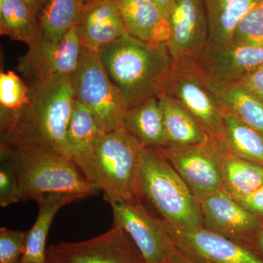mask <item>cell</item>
<instances>
[{
	"instance_id": "obj_1",
	"label": "cell",
	"mask_w": 263,
	"mask_h": 263,
	"mask_svg": "<svg viewBox=\"0 0 263 263\" xmlns=\"http://www.w3.org/2000/svg\"><path fill=\"white\" fill-rule=\"evenodd\" d=\"M29 86L27 105L0 122V146L42 148L70 157L67 130L76 100L71 76H57Z\"/></svg>"
},
{
	"instance_id": "obj_2",
	"label": "cell",
	"mask_w": 263,
	"mask_h": 263,
	"mask_svg": "<svg viewBox=\"0 0 263 263\" xmlns=\"http://www.w3.org/2000/svg\"><path fill=\"white\" fill-rule=\"evenodd\" d=\"M98 53L127 110L158 96L174 63L166 43L149 44L129 34Z\"/></svg>"
},
{
	"instance_id": "obj_3",
	"label": "cell",
	"mask_w": 263,
	"mask_h": 263,
	"mask_svg": "<svg viewBox=\"0 0 263 263\" xmlns=\"http://www.w3.org/2000/svg\"><path fill=\"white\" fill-rule=\"evenodd\" d=\"M141 143L124 128L103 133L91 149L74 160L107 202H141Z\"/></svg>"
},
{
	"instance_id": "obj_4",
	"label": "cell",
	"mask_w": 263,
	"mask_h": 263,
	"mask_svg": "<svg viewBox=\"0 0 263 263\" xmlns=\"http://www.w3.org/2000/svg\"><path fill=\"white\" fill-rule=\"evenodd\" d=\"M0 157L13 165L22 201L33 200L43 194L67 193L85 197L98 194L70 157L42 148H9L0 146Z\"/></svg>"
},
{
	"instance_id": "obj_5",
	"label": "cell",
	"mask_w": 263,
	"mask_h": 263,
	"mask_svg": "<svg viewBox=\"0 0 263 263\" xmlns=\"http://www.w3.org/2000/svg\"><path fill=\"white\" fill-rule=\"evenodd\" d=\"M142 196L166 222L180 228H202L200 201L158 150L143 147L140 164Z\"/></svg>"
},
{
	"instance_id": "obj_6",
	"label": "cell",
	"mask_w": 263,
	"mask_h": 263,
	"mask_svg": "<svg viewBox=\"0 0 263 263\" xmlns=\"http://www.w3.org/2000/svg\"><path fill=\"white\" fill-rule=\"evenodd\" d=\"M71 80L76 100L91 110L103 133L122 128L127 109L120 92L104 68L98 51L83 48L80 62Z\"/></svg>"
},
{
	"instance_id": "obj_7",
	"label": "cell",
	"mask_w": 263,
	"mask_h": 263,
	"mask_svg": "<svg viewBox=\"0 0 263 263\" xmlns=\"http://www.w3.org/2000/svg\"><path fill=\"white\" fill-rule=\"evenodd\" d=\"M200 201L224 189L227 151L217 138L193 146L169 145L158 149Z\"/></svg>"
},
{
	"instance_id": "obj_8",
	"label": "cell",
	"mask_w": 263,
	"mask_h": 263,
	"mask_svg": "<svg viewBox=\"0 0 263 263\" xmlns=\"http://www.w3.org/2000/svg\"><path fill=\"white\" fill-rule=\"evenodd\" d=\"M161 93L179 100L212 138H219L223 108L194 61L175 62Z\"/></svg>"
},
{
	"instance_id": "obj_9",
	"label": "cell",
	"mask_w": 263,
	"mask_h": 263,
	"mask_svg": "<svg viewBox=\"0 0 263 263\" xmlns=\"http://www.w3.org/2000/svg\"><path fill=\"white\" fill-rule=\"evenodd\" d=\"M83 48L75 26L58 42L41 37L19 57L16 69L29 86L57 76H71L80 62Z\"/></svg>"
},
{
	"instance_id": "obj_10",
	"label": "cell",
	"mask_w": 263,
	"mask_h": 263,
	"mask_svg": "<svg viewBox=\"0 0 263 263\" xmlns=\"http://www.w3.org/2000/svg\"><path fill=\"white\" fill-rule=\"evenodd\" d=\"M114 226L126 232L146 263H167L175 247L166 222L152 215L141 202H108Z\"/></svg>"
},
{
	"instance_id": "obj_11",
	"label": "cell",
	"mask_w": 263,
	"mask_h": 263,
	"mask_svg": "<svg viewBox=\"0 0 263 263\" xmlns=\"http://www.w3.org/2000/svg\"><path fill=\"white\" fill-rule=\"evenodd\" d=\"M51 263H146L136 246L119 227L80 242H61L46 251Z\"/></svg>"
},
{
	"instance_id": "obj_12",
	"label": "cell",
	"mask_w": 263,
	"mask_h": 263,
	"mask_svg": "<svg viewBox=\"0 0 263 263\" xmlns=\"http://www.w3.org/2000/svg\"><path fill=\"white\" fill-rule=\"evenodd\" d=\"M166 226L175 247L195 263H263V257L248 246L203 227L180 228L167 222Z\"/></svg>"
},
{
	"instance_id": "obj_13",
	"label": "cell",
	"mask_w": 263,
	"mask_h": 263,
	"mask_svg": "<svg viewBox=\"0 0 263 263\" xmlns=\"http://www.w3.org/2000/svg\"><path fill=\"white\" fill-rule=\"evenodd\" d=\"M194 62L209 81L237 84L263 65V48L231 41L209 43Z\"/></svg>"
},
{
	"instance_id": "obj_14",
	"label": "cell",
	"mask_w": 263,
	"mask_h": 263,
	"mask_svg": "<svg viewBox=\"0 0 263 263\" xmlns=\"http://www.w3.org/2000/svg\"><path fill=\"white\" fill-rule=\"evenodd\" d=\"M200 207L203 228L249 247L262 224L224 189L201 200Z\"/></svg>"
},
{
	"instance_id": "obj_15",
	"label": "cell",
	"mask_w": 263,
	"mask_h": 263,
	"mask_svg": "<svg viewBox=\"0 0 263 263\" xmlns=\"http://www.w3.org/2000/svg\"><path fill=\"white\" fill-rule=\"evenodd\" d=\"M172 36L166 43L174 62L195 61L209 43L202 0H176L168 19Z\"/></svg>"
},
{
	"instance_id": "obj_16",
	"label": "cell",
	"mask_w": 263,
	"mask_h": 263,
	"mask_svg": "<svg viewBox=\"0 0 263 263\" xmlns=\"http://www.w3.org/2000/svg\"><path fill=\"white\" fill-rule=\"evenodd\" d=\"M76 26L83 47L94 51L129 34L117 0H93L85 5Z\"/></svg>"
},
{
	"instance_id": "obj_17",
	"label": "cell",
	"mask_w": 263,
	"mask_h": 263,
	"mask_svg": "<svg viewBox=\"0 0 263 263\" xmlns=\"http://www.w3.org/2000/svg\"><path fill=\"white\" fill-rule=\"evenodd\" d=\"M128 33L149 44L168 42L171 24L153 0H117Z\"/></svg>"
},
{
	"instance_id": "obj_18",
	"label": "cell",
	"mask_w": 263,
	"mask_h": 263,
	"mask_svg": "<svg viewBox=\"0 0 263 263\" xmlns=\"http://www.w3.org/2000/svg\"><path fill=\"white\" fill-rule=\"evenodd\" d=\"M85 198L86 197L79 194L51 193L34 199L37 203L38 214L32 228L27 231L21 263L47 262L46 240L52 221L62 208Z\"/></svg>"
},
{
	"instance_id": "obj_19",
	"label": "cell",
	"mask_w": 263,
	"mask_h": 263,
	"mask_svg": "<svg viewBox=\"0 0 263 263\" xmlns=\"http://www.w3.org/2000/svg\"><path fill=\"white\" fill-rule=\"evenodd\" d=\"M169 145L193 146L211 139L207 131L179 100L161 93L157 96Z\"/></svg>"
},
{
	"instance_id": "obj_20",
	"label": "cell",
	"mask_w": 263,
	"mask_h": 263,
	"mask_svg": "<svg viewBox=\"0 0 263 263\" xmlns=\"http://www.w3.org/2000/svg\"><path fill=\"white\" fill-rule=\"evenodd\" d=\"M122 128L142 146L158 150L169 146L157 97L126 110Z\"/></svg>"
},
{
	"instance_id": "obj_21",
	"label": "cell",
	"mask_w": 263,
	"mask_h": 263,
	"mask_svg": "<svg viewBox=\"0 0 263 263\" xmlns=\"http://www.w3.org/2000/svg\"><path fill=\"white\" fill-rule=\"evenodd\" d=\"M206 15L209 43L230 42L238 22L258 0H202Z\"/></svg>"
},
{
	"instance_id": "obj_22",
	"label": "cell",
	"mask_w": 263,
	"mask_h": 263,
	"mask_svg": "<svg viewBox=\"0 0 263 263\" xmlns=\"http://www.w3.org/2000/svg\"><path fill=\"white\" fill-rule=\"evenodd\" d=\"M219 139L231 155L263 165V136L224 108Z\"/></svg>"
},
{
	"instance_id": "obj_23",
	"label": "cell",
	"mask_w": 263,
	"mask_h": 263,
	"mask_svg": "<svg viewBox=\"0 0 263 263\" xmlns=\"http://www.w3.org/2000/svg\"><path fill=\"white\" fill-rule=\"evenodd\" d=\"M0 32L29 47L42 37L39 19L22 0H0Z\"/></svg>"
},
{
	"instance_id": "obj_24",
	"label": "cell",
	"mask_w": 263,
	"mask_h": 263,
	"mask_svg": "<svg viewBox=\"0 0 263 263\" xmlns=\"http://www.w3.org/2000/svg\"><path fill=\"white\" fill-rule=\"evenodd\" d=\"M222 108L263 136V103L238 85L216 84L207 79Z\"/></svg>"
},
{
	"instance_id": "obj_25",
	"label": "cell",
	"mask_w": 263,
	"mask_h": 263,
	"mask_svg": "<svg viewBox=\"0 0 263 263\" xmlns=\"http://www.w3.org/2000/svg\"><path fill=\"white\" fill-rule=\"evenodd\" d=\"M228 151V150H227ZM224 190L237 201L263 186V165L227 152L223 163Z\"/></svg>"
},
{
	"instance_id": "obj_26",
	"label": "cell",
	"mask_w": 263,
	"mask_h": 263,
	"mask_svg": "<svg viewBox=\"0 0 263 263\" xmlns=\"http://www.w3.org/2000/svg\"><path fill=\"white\" fill-rule=\"evenodd\" d=\"M103 134L91 110L75 100L67 130V148L71 158L76 160L87 153Z\"/></svg>"
},
{
	"instance_id": "obj_27",
	"label": "cell",
	"mask_w": 263,
	"mask_h": 263,
	"mask_svg": "<svg viewBox=\"0 0 263 263\" xmlns=\"http://www.w3.org/2000/svg\"><path fill=\"white\" fill-rule=\"evenodd\" d=\"M84 8V0H49L40 19L42 37L58 42L75 27Z\"/></svg>"
},
{
	"instance_id": "obj_28",
	"label": "cell",
	"mask_w": 263,
	"mask_h": 263,
	"mask_svg": "<svg viewBox=\"0 0 263 263\" xmlns=\"http://www.w3.org/2000/svg\"><path fill=\"white\" fill-rule=\"evenodd\" d=\"M30 88L13 71L0 73V122L8 120L27 105Z\"/></svg>"
},
{
	"instance_id": "obj_29",
	"label": "cell",
	"mask_w": 263,
	"mask_h": 263,
	"mask_svg": "<svg viewBox=\"0 0 263 263\" xmlns=\"http://www.w3.org/2000/svg\"><path fill=\"white\" fill-rule=\"evenodd\" d=\"M230 41L263 48V17L257 6L238 22Z\"/></svg>"
},
{
	"instance_id": "obj_30",
	"label": "cell",
	"mask_w": 263,
	"mask_h": 263,
	"mask_svg": "<svg viewBox=\"0 0 263 263\" xmlns=\"http://www.w3.org/2000/svg\"><path fill=\"white\" fill-rule=\"evenodd\" d=\"M27 232L1 228L0 263H21L25 248Z\"/></svg>"
},
{
	"instance_id": "obj_31",
	"label": "cell",
	"mask_w": 263,
	"mask_h": 263,
	"mask_svg": "<svg viewBox=\"0 0 263 263\" xmlns=\"http://www.w3.org/2000/svg\"><path fill=\"white\" fill-rule=\"evenodd\" d=\"M22 201L18 177L10 161L1 157L0 205L5 208Z\"/></svg>"
},
{
	"instance_id": "obj_32",
	"label": "cell",
	"mask_w": 263,
	"mask_h": 263,
	"mask_svg": "<svg viewBox=\"0 0 263 263\" xmlns=\"http://www.w3.org/2000/svg\"><path fill=\"white\" fill-rule=\"evenodd\" d=\"M236 85L263 103V65L251 72Z\"/></svg>"
},
{
	"instance_id": "obj_33",
	"label": "cell",
	"mask_w": 263,
	"mask_h": 263,
	"mask_svg": "<svg viewBox=\"0 0 263 263\" xmlns=\"http://www.w3.org/2000/svg\"><path fill=\"white\" fill-rule=\"evenodd\" d=\"M238 202L254 215L259 218L263 216V186Z\"/></svg>"
},
{
	"instance_id": "obj_34",
	"label": "cell",
	"mask_w": 263,
	"mask_h": 263,
	"mask_svg": "<svg viewBox=\"0 0 263 263\" xmlns=\"http://www.w3.org/2000/svg\"><path fill=\"white\" fill-rule=\"evenodd\" d=\"M26 3L37 18L41 19L49 0H22Z\"/></svg>"
},
{
	"instance_id": "obj_35",
	"label": "cell",
	"mask_w": 263,
	"mask_h": 263,
	"mask_svg": "<svg viewBox=\"0 0 263 263\" xmlns=\"http://www.w3.org/2000/svg\"><path fill=\"white\" fill-rule=\"evenodd\" d=\"M159 7L162 14L168 20L173 10H174L176 0H153Z\"/></svg>"
},
{
	"instance_id": "obj_36",
	"label": "cell",
	"mask_w": 263,
	"mask_h": 263,
	"mask_svg": "<svg viewBox=\"0 0 263 263\" xmlns=\"http://www.w3.org/2000/svg\"><path fill=\"white\" fill-rule=\"evenodd\" d=\"M167 263H195L193 261L190 260L188 257H186L184 254L181 253V252L175 247L174 250L172 251L170 254Z\"/></svg>"
},
{
	"instance_id": "obj_37",
	"label": "cell",
	"mask_w": 263,
	"mask_h": 263,
	"mask_svg": "<svg viewBox=\"0 0 263 263\" xmlns=\"http://www.w3.org/2000/svg\"><path fill=\"white\" fill-rule=\"evenodd\" d=\"M250 248L253 249L261 257H263V224L259 228L258 233L256 235L253 243L250 246Z\"/></svg>"
},
{
	"instance_id": "obj_38",
	"label": "cell",
	"mask_w": 263,
	"mask_h": 263,
	"mask_svg": "<svg viewBox=\"0 0 263 263\" xmlns=\"http://www.w3.org/2000/svg\"><path fill=\"white\" fill-rule=\"evenodd\" d=\"M257 8H258L261 15L263 17V0H258L257 4Z\"/></svg>"
},
{
	"instance_id": "obj_39",
	"label": "cell",
	"mask_w": 263,
	"mask_h": 263,
	"mask_svg": "<svg viewBox=\"0 0 263 263\" xmlns=\"http://www.w3.org/2000/svg\"><path fill=\"white\" fill-rule=\"evenodd\" d=\"M91 1H93V0H84V5L91 3Z\"/></svg>"
},
{
	"instance_id": "obj_40",
	"label": "cell",
	"mask_w": 263,
	"mask_h": 263,
	"mask_svg": "<svg viewBox=\"0 0 263 263\" xmlns=\"http://www.w3.org/2000/svg\"><path fill=\"white\" fill-rule=\"evenodd\" d=\"M46 263H51V262H50L49 261H48V259H47V262H46Z\"/></svg>"
}]
</instances>
